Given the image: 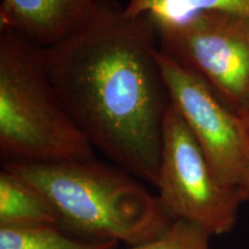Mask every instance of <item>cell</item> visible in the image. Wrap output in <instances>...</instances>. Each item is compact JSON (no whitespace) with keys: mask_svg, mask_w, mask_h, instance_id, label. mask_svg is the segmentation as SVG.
Listing matches in <instances>:
<instances>
[{"mask_svg":"<svg viewBox=\"0 0 249 249\" xmlns=\"http://www.w3.org/2000/svg\"><path fill=\"white\" fill-rule=\"evenodd\" d=\"M242 120H244V124H245L246 128H247L248 133H249V112H248L247 114H245V116L242 117Z\"/></svg>","mask_w":249,"mask_h":249,"instance_id":"13","label":"cell"},{"mask_svg":"<svg viewBox=\"0 0 249 249\" xmlns=\"http://www.w3.org/2000/svg\"><path fill=\"white\" fill-rule=\"evenodd\" d=\"M160 51L200 75L239 117L249 112V17L202 12L154 20Z\"/></svg>","mask_w":249,"mask_h":249,"instance_id":"4","label":"cell"},{"mask_svg":"<svg viewBox=\"0 0 249 249\" xmlns=\"http://www.w3.org/2000/svg\"><path fill=\"white\" fill-rule=\"evenodd\" d=\"M154 18L96 0L81 26L45 49L50 77L92 148L155 186L172 107Z\"/></svg>","mask_w":249,"mask_h":249,"instance_id":"1","label":"cell"},{"mask_svg":"<svg viewBox=\"0 0 249 249\" xmlns=\"http://www.w3.org/2000/svg\"><path fill=\"white\" fill-rule=\"evenodd\" d=\"M59 225V217L48 198L17 174L0 172V226Z\"/></svg>","mask_w":249,"mask_h":249,"instance_id":"8","label":"cell"},{"mask_svg":"<svg viewBox=\"0 0 249 249\" xmlns=\"http://www.w3.org/2000/svg\"><path fill=\"white\" fill-rule=\"evenodd\" d=\"M171 104L225 185L242 192L249 178V133L244 120L200 75L158 52ZM244 195V194H242Z\"/></svg>","mask_w":249,"mask_h":249,"instance_id":"6","label":"cell"},{"mask_svg":"<svg viewBox=\"0 0 249 249\" xmlns=\"http://www.w3.org/2000/svg\"><path fill=\"white\" fill-rule=\"evenodd\" d=\"M0 155L4 161L95 158L50 77L45 49L0 29Z\"/></svg>","mask_w":249,"mask_h":249,"instance_id":"3","label":"cell"},{"mask_svg":"<svg viewBox=\"0 0 249 249\" xmlns=\"http://www.w3.org/2000/svg\"><path fill=\"white\" fill-rule=\"evenodd\" d=\"M211 235L203 227L183 219H174L163 234L124 249H214Z\"/></svg>","mask_w":249,"mask_h":249,"instance_id":"11","label":"cell"},{"mask_svg":"<svg viewBox=\"0 0 249 249\" xmlns=\"http://www.w3.org/2000/svg\"><path fill=\"white\" fill-rule=\"evenodd\" d=\"M117 246L79 238L59 225L0 226V249H116Z\"/></svg>","mask_w":249,"mask_h":249,"instance_id":"9","label":"cell"},{"mask_svg":"<svg viewBox=\"0 0 249 249\" xmlns=\"http://www.w3.org/2000/svg\"><path fill=\"white\" fill-rule=\"evenodd\" d=\"M242 194H244L245 202H249V178L247 183H246V186L244 187V189H242Z\"/></svg>","mask_w":249,"mask_h":249,"instance_id":"12","label":"cell"},{"mask_svg":"<svg viewBox=\"0 0 249 249\" xmlns=\"http://www.w3.org/2000/svg\"><path fill=\"white\" fill-rule=\"evenodd\" d=\"M96 0H1L0 29H9L48 49L77 29Z\"/></svg>","mask_w":249,"mask_h":249,"instance_id":"7","label":"cell"},{"mask_svg":"<svg viewBox=\"0 0 249 249\" xmlns=\"http://www.w3.org/2000/svg\"><path fill=\"white\" fill-rule=\"evenodd\" d=\"M130 15H149L154 20L179 21L202 12H230L249 17V0H129Z\"/></svg>","mask_w":249,"mask_h":249,"instance_id":"10","label":"cell"},{"mask_svg":"<svg viewBox=\"0 0 249 249\" xmlns=\"http://www.w3.org/2000/svg\"><path fill=\"white\" fill-rule=\"evenodd\" d=\"M155 186L173 219L203 227L211 235L231 232L245 198L242 192L214 174L185 121L173 107L164 123L160 167Z\"/></svg>","mask_w":249,"mask_h":249,"instance_id":"5","label":"cell"},{"mask_svg":"<svg viewBox=\"0 0 249 249\" xmlns=\"http://www.w3.org/2000/svg\"><path fill=\"white\" fill-rule=\"evenodd\" d=\"M48 198L59 226L87 240L136 246L166 231L173 218L157 195L119 166L90 160L2 161Z\"/></svg>","mask_w":249,"mask_h":249,"instance_id":"2","label":"cell"}]
</instances>
